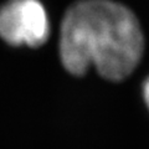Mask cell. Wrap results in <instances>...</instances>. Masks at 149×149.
Listing matches in <instances>:
<instances>
[{"mask_svg":"<svg viewBox=\"0 0 149 149\" xmlns=\"http://www.w3.org/2000/svg\"><path fill=\"white\" fill-rule=\"evenodd\" d=\"M144 37L137 16L113 0H80L66 11L60 34L63 67L82 76L91 66L109 81H122L141 62Z\"/></svg>","mask_w":149,"mask_h":149,"instance_id":"obj_1","label":"cell"},{"mask_svg":"<svg viewBox=\"0 0 149 149\" xmlns=\"http://www.w3.org/2000/svg\"><path fill=\"white\" fill-rule=\"evenodd\" d=\"M49 34V17L39 0H9L0 8V37L8 44L37 47Z\"/></svg>","mask_w":149,"mask_h":149,"instance_id":"obj_2","label":"cell"},{"mask_svg":"<svg viewBox=\"0 0 149 149\" xmlns=\"http://www.w3.org/2000/svg\"><path fill=\"white\" fill-rule=\"evenodd\" d=\"M143 96H144V101H146V103L149 108V77L147 78L143 85Z\"/></svg>","mask_w":149,"mask_h":149,"instance_id":"obj_3","label":"cell"}]
</instances>
